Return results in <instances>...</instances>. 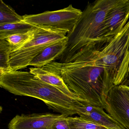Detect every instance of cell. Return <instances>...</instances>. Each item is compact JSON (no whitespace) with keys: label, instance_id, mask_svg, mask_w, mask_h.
<instances>
[{"label":"cell","instance_id":"4","mask_svg":"<svg viewBox=\"0 0 129 129\" xmlns=\"http://www.w3.org/2000/svg\"><path fill=\"white\" fill-rule=\"evenodd\" d=\"M91 45L96 61L110 72L114 86L124 84L129 76V20L108 42Z\"/></svg>","mask_w":129,"mask_h":129},{"label":"cell","instance_id":"18","mask_svg":"<svg viewBox=\"0 0 129 129\" xmlns=\"http://www.w3.org/2000/svg\"><path fill=\"white\" fill-rule=\"evenodd\" d=\"M67 117V116H65L56 120L52 129H70Z\"/></svg>","mask_w":129,"mask_h":129},{"label":"cell","instance_id":"3","mask_svg":"<svg viewBox=\"0 0 129 129\" xmlns=\"http://www.w3.org/2000/svg\"><path fill=\"white\" fill-rule=\"evenodd\" d=\"M117 0H98L88 3L74 30L67 34L66 48L58 58L60 63L69 61L81 48L92 44L108 42L104 38L103 22Z\"/></svg>","mask_w":129,"mask_h":129},{"label":"cell","instance_id":"9","mask_svg":"<svg viewBox=\"0 0 129 129\" xmlns=\"http://www.w3.org/2000/svg\"><path fill=\"white\" fill-rule=\"evenodd\" d=\"M68 116L64 114H33L17 115L8 125L9 129H52L54 121Z\"/></svg>","mask_w":129,"mask_h":129},{"label":"cell","instance_id":"16","mask_svg":"<svg viewBox=\"0 0 129 129\" xmlns=\"http://www.w3.org/2000/svg\"><path fill=\"white\" fill-rule=\"evenodd\" d=\"M70 129H109L93 121L81 117H67Z\"/></svg>","mask_w":129,"mask_h":129},{"label":"cell","instance_id":"17","mask_svg":"<svg viewBox=\"0 0 129 129\" xmlns=\"http://www.w3.org/2000/svg\"><path fill=\"white\" fill-rule=\"evenodd\" d=\"M36 29L27 33L11 35L5 40L12 47V50L21 47L33 38Z\"/></svg>","mask_w":129,"mask_h":129},{"label":"cell","instance_id":"7","mask_svg":"<svg viewBox=\"0 0 129 129\" xmlns=\"http://www.w3.org/2000/svg\"><path fill=\"white\" fill-rule=\"evenodd\" d=\"M129 20V0H117L103 22V34L107 41L122 30Z\"/></svg>","mask_w":129,"mask_h":129},{"label":"cell","instance_id":"6","mask_svg":"<svg viewBox=\"0 0 129 129\" xmlns=\"http://www.w3.org/2000/svg\"><path fill=\"white\" fill-rule=\"evenodd\" d=\"M83 12L73 7L72 4L62 9L46 11L36 15H25L23 20L38 27L62 32H71L81 17Z\"/></svg>","mask_w":129,"mask_h":129},{"label":"cell","instance_id":"8","mask_svg":"<svg viewBox=\"0 0 129 129\" xmlns=\"http://www.w3.org/2000/svg\"><path fill=\"white\" fill-rule=\"evenodd\" d=\"M104 109L116 121L129 129V98L120 85L111 90Z\"/></svg>","mask_w":129,"mask_h":129},{"label":"cell","instance_id":"10","mask_svg":"<svg viewBox=\"0 0 129 129\" xmlns=\"http://www.w3.org/2000/svg\"><path fill=\"white\" fill-rule=\"evenodd\" d=\"M80 117L93 121L109 129H126L116 121L102 108L85 103L80 106L77 112Z\"/></svg>","mask_w":129,"mask_h":129},{"label":"cell","instance_id":"19","mask_svg":"<svg viewBox=\"0 0 129 129\" xmlns=\"http://www.w3.org/2000/svg\"><path fill=\"white\" fill-rule=\"evenodd\" d=\"M120 85L126 94L127 95L129 98V86L126 84H121Z\"/></svg>","mask_w":129,"mask_h":129},{"label":"cell","instance_id":"14","mask_svg":"<svg viewBox=\"0 0 129 129\" xmlns=\"http://www.w3.org/2000/svg\"><path fill=\"white\" fill-rule=\"evenodd\" d=\"M22 21H24L23 16L17 14L12 8L2 0L0 1V25Z\"/></svg>","mask_w":129,"mask_h":129},{"label":"cell","instance_id":"1","mask_svg":"<svg viewBox=\"0 0 129 129\" xmlns=\"http://www.w3.org/2000/svg\"><path fill=\"white\" fill-rule=\"evenodd\" d=\"M43 68L60 76L77 97L103 109L114 86L110 72L96 61L90 45L81 48L68 62L53 61Z\"/></svg>","mask_w":129,"mask_h":129},{"label":"cell","instance_id":"2","mask_svg":"<svg viewBox=\"0 0 129 129\" xmlns=\"http://www.w3.org/2000/svg\"><path fill=\"white\" fill-rule=\"evenodd\" d=\"M0 86L16 95L34 97L43 102L54 111L68 117L77 114L87 102L71 97L35 77L30 72L16 71L0 74Z\"/></svg>","mask_w":129,"mask_h":129},{"label":"cell","instance_id":"12","mask_svg":"<svg viewBox=\"0 0 129 129\" xmlns=\"http://www.w3.org/2000/svg\"><path fill=\"white\" fill-rule=\"evenodd\" d=\"M29 72L38 79L58 88L66 95L75 99H80L70 90L62 78L55 73L43 68H31Z\"/></svg>","mask_w":129,"mask_h":129},{"label":"cell","instance_id":"20","mask_svg":"<svg viewBox=\"0 0 129 129\" xmlns=\"http://www.w3.org/2000/svg\"><path fill=\"white\" fill-rule=\"evenodd\" d=\"M128 82H129V81H128Z\"/></svg>","mask_w":129,"mask_h":129},{"label":"cell","instance_id":"11","mask_svg":"<svg viewBox=\"0 0 129 129\" xmlns=\"http://www.w3.org/2000/svg\"><path fill=\"white\" fill-rule=\"evenodd\" d=\"M68 38L54 44L44 49L29 64L35 68H43L58 59L66 48Z\"/></svg>","mask_w":129,"mask_h":129},{"label":"cell","instance_id":"15","mask_svg":"<svg viewBox=\"0 0 129 129\" xmlns=\"http://www.w3.org/2000/svg\"><path fill=\"white\" fill-rule=\"evenodd\" d=\"M12 47L6 40H0V74L12 71L10 61Z\"/></svg>","mask_w":129,"mask_h":129},{"label":"cell","instance_id":"5","mask_svg":"<svg viewBox=\"0 0 129 129\" xmlns=\"http://www.w3.org/2000/svg\"><path fill=\"white\" fill-rule=\"evenodd\" d=\"M67 38L66 34L62 32L38 27L33 38L10 52V61L12 71L27 68L44 49Z\"/></svg>","mask_w":129,"mask_h":129},{"label":"cell","instance_id":"13","mask_svg":"<svg viewBox=\"0 0 129 129\" xmlns=\"http://www.w3.org/2000/svg\"><path fill=\"white\" fill-rule=\"evenodd\" d=\"M37 27L24 21L0 25V40H5L9 36L31 31Z\"/></svg>","mask_w":129,"mask_h":129}]
</instances>
